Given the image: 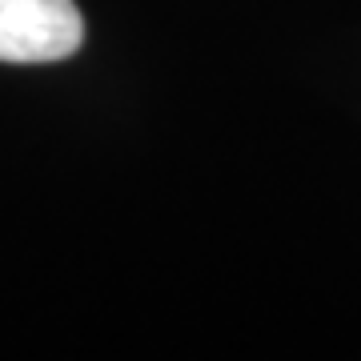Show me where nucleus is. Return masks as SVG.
<instances>
[{
    "label": "nucleus",
    "mask_w": 361,
    "mask_h": 361,
    "mask_svg": "<svg viewBox=\"0 0 361 361\" xmlns=\"http://www.w3.org/2000/svg\"><path fill=\"white\" fill-rule=\"evenodd\" d=\"M85 44V20L73 0H0V61L44 65Z\"/></svg>",
    "instance_id": "obj_1"
}]
</instances>
